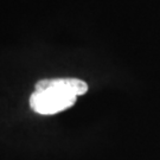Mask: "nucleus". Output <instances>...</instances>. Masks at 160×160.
I'll return each instance as SVG.
<instances>
[{
    "label": "nucleus",
    "instance_id": "1",
    "mask_svg": "<svg viewBox=\"0 0 160 160\" xmlns=\"http://www.w3.org/2000/svg\"><path fill=\"white\" fill-rule=\"evenodd\" d=\"M76 97L72 94L61 92L57 89H43L36 90L30 97L31 109L42 115H52L63 112L72 107L76 102Z\"/></svg>",
    "mask_w": 160,
    "mask_h": 160
},
{
    "label": "nucleus",
    "instance_id": "2",
    "mask_svg": "<svg viewBox=\"0 0 160 160\" xmlns=\"http://www.w3.org/2000/svg\"><path fill=\"white\" fill-rule=\"evenodd\" d=\"M48 88L69 92L75 96H80L88 92V84L78 78H48L40 80L36 83V90H43Z\"/></svg>",
    "mask_w": 160,
    "mask_h": 160
}]
</instances>
